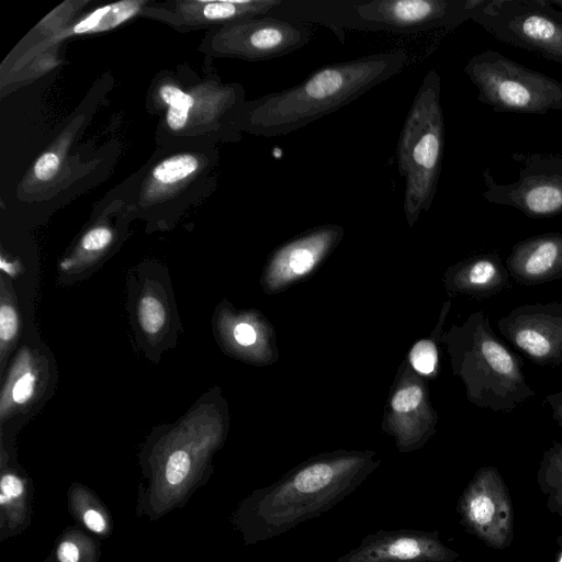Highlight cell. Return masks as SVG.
I'll return each mask as SVG.
<instances>
[{
  "mask_svg": "<svg viewBox=\"0 0 562 562\" xmlns=\"http://www.w3.org/2000/svg\"><path fill=\"white\" fill-rule=\"evenodd\" d=\"M379 465L372 452L312 458L240 502L233 520L245 543L279 537L350 495Z\"/></svg>",
  "mask_w": 562,
  "mask_h": 562,
  "instance_id": "1",
  "label": "cell"
},
{
  "mask_svg": "<svg viewBox=\"0 0 562 562\" xmlns=\"http://www.w3.org/2000/svg\"><path fill=\"white\" fill-rule=\"evenodd\" d=\"M407 61V52L395 49L321 67L299 85L252 102L246 127L269 137L295 132L400 74Z\"/></svg>",
  "mask_w": 562,
  "mask_h": 562,
  "instance_id": "2",
  "label": "cell"
},
{
  "mask_svg": "<svg viewBox=\"0 0 562 562\" xmlns=\"http://www.w3.org/2000/svg\"><path fill=\"white\" fill-rule=\"evenodd\" d=\"M221 425L202 407L173 428L149 457L139 508L151 519L181 507L207 474L222 440Z\"/></svg>",
  "mask_w": 562,
  "mask_h": 562,
  "instance_id": "3",
  "label": "cell"
},
{
  "mask_svg": "<svg viewBox=\"0 0 562 562\" xmlns=\"http://www.w3.org/2000/svg\"><path fill=\"white\" fill-rule=\"evenodd\" d=\"M480 0L284 1L272 12L315 21L340 34V29L415 33L453 30L471 20Z\"/></svg>",
  "mask_w": 562,
  "mask_h": 562,
  "instance_id": "4",
  "label": "cell"
},
{
  "mask_svg": "<svg viewBox=\"0 0 562 562\" xmlns=\"http://www.w3.org/2000/svg\"><path fill=\"white\" fill-rule=\"evenodd\" d=\"M441 78L430 69L404 121L397 143V165L405 180L404 213L412 226L431 206L441 170L445 121Z\"/></svg>",
  "mask_w": 562,
  "mask_h": 562,
  "instance_id": "5",
  "label": "cell"
},
{
  "mask_svg": "<svg viewBox=\"0 0 562 562\" xmlns=\"http://www.w3.org/2000/svg\"><path fill=\"white\" fill-rule=\"evenodd\" d=\"M464 72L477 100L494 112L546 114L562 110V82L504 56L484 50L472 56Z\"/></svg>",
  "mask_w": 562,
  "mask_h": 562,
  "instance_id": "6",
  "label": "cell"
},
{
  "mask_svg": "<svg viewBox=\"0 0 562 562\" xmlns=\"http://www.w3.org/2000/svg\"><path fill=\"white\" fill-rule=\"evenodd\" d=\"M471 20L506 45L562 65V8L550 0H480Z\"/></svg>",
  "mask_w": 562,
  "mask_h": 562,
  "instance_id": "7",
  "label": "cell"
},
{
  "mask_svg": "<svg viewBox=\"0 0 562 562\" xmlns=\"http://www.w3.org/2000/svg\"><path fill=\"white\" fill-rule=\"evenodd\" d=\"M518 178L499 183L488 168L483 171L482 196L494 204L512 206L532 218L562 213V155L549 153L512 154Z\"/></svg>",
  "mask_w": 562,
  "mask_h": 562,
  "instance_id": "8",
  "label": "cell"
},
{
  "mask_svg": "<svg viewBox=\"0 0 562 562\" xmlns=\"http://www.w3.org/2000/svg\"><path fill=\"white\" fill-rule=\"evenodd\" d=\"M459 522L487 547L504 550L514 539V507L508 487L494 467L476 471L458 499Z\"/></svg>",
  "mask_w": 562,
  "mask_h": 562,
  "instance_id": "9",
  "label": "cell"
},
{
  "mask_svg": "<svg viewBox=\"0 0 562 562\" xmlns=\"http://www.w3.org/2000/svg\"><path fill=\"white\" fill-rule=\"evenodd\" d=\"M336 562H464L446 546L438 530H378Z\"/></svg>",
  "mask_w": 562,
  "mask_h": 562,
  "instance_id": "10",
  "label": "cell"
},
{
  "mask_svg": "<svg viewBox=\"0 0 562 562\" xmlns=\"http://www.w3.org/2000/svg\"><path fill=\"white\" fill-rule=\"evenodd\" d=\"M312 30L301 20L280 15H255L231 33L234 53L251 59H271L305 46Z\"/></svg>",
  "mask_w": 562,
  "mask_h": 562,
  "instance_id": "11",
  "label": "cell"
},
{
  "mask_svg": "<svg viewBox=\"0 0 562 562\" xmlns=\"http://www.w3.org/2000/svg\"><path fill=\"white\" fill-rule=\"evenodd\" d=\"M342 236V228L325 225L289 241L276 251L268 268V283L277 288L311 270Z\"/></svg>",
  "mask_w": 562,
  "mask_h": 562,
  "instance_id": "12",
  "label": "cell"
},
{
  "mask_svg": "<svg viewBox=\"0 0 562 562\" xmlns=\"http://www.w3.org/2000/svg\"><path fill=\"white\" fill-rule=\"evenodd\" d=\"M43 366L29 348H23L14 358L0 396L1 422L27 406L36 396L41 385Z\"/></svg>",
  "mask_w": 562,
  "mask_h": 562,
  "instance_id": "13",
  "label": "cell"
},
{
  "mask_svg": "<svg viewBox=\"0 0 562 562\" xmlns=\"http://www.w3.org/2000/svg\"><path fill=\"white\" fill-rule=\"evenodd\" d=\"M31 497L26 477L2 465L0 479V539L24 530L30 524Z\"/></svg>",
  "mask_w": 562,
  "mask_h": 562,
  "instance_id": "14",
  "label": "cell"
},
{
  "mask_svg": "<svg viewBox=\"0 0 562 562\" xmlns=\"http://www.w3.org/2000/svg\"><path fill=\"white\" fill-rule=\"evenodd\" d=\"M513 261L529 277H541L562 263V234L527 239L514 250Z\"/></svg>",
  "mask_w": 562,
  "mask_h": 562,
  "instance_id": "15",
  "label": "cell"
},
{
  "mask_svg": "<svg viewBox=\"0 0 562 562\" xmlns=\"http://www.w3.org/2000/svg\"><path fill=\"white\" fill-rule=\"evenodd\" d=\"M68 504L71 515L87 530L101 538L111 535V515L92 490L82 484H74L68 491Z\"/></svg>",
  "mask_w": 562,
  "mask_h": 562,
  "instance_id": "16",
  "label": "cell"
},
{
  "mask_svg": "<svg viewBox=\"0 0 562 562\" xmlns=\"http://www.w3.org/2000/svg\"><path fill=\"white\" fill-rule=\"evenodd\" d=\"M540 492L547 497L546 506L551 514L562 516V445L555 443L544 452L537 472Z\"/></svg>",
  "mask_w": 562,
  "mask_h": 562,
  "instance_id": "17",
  "label": "cell"
},
{
  "mask_svg": "<svg viewBox=\"0 0 562 562\" xmlns=\"http://www.w3.org/2000/svg\"><path fill=\"white\" fill-rule=\"evenodd\" d=\"M99 544L78 528L66 529L56 542L54 562H98Z\"/></svg>",
  "mask_w": 562,
  "mask_h": 562,
  "instance_id": "18",
  "label": "cell"
},
{
  "mask_svg": "<svg viewBox=\"0 0 562 562\" xmlns=\"http://www.w3.org/2000/svg\"><path fill=\"white\" fill-rule=\"evenodd\" d=\"M139 4L135 1H124L99 8L78 22L72 33H94L113 29L135 15Z\"/></svg>",
  "mask_w": 562,
  "mask_h": 562,
  "instance_id": "19",
  "label": "cell"
},
{
  "mask_svg": "<svg viewBox=\"0 0 562 562\" xmlns=\"http://www.w3.org/2000/svg\"><path fill=\"white\" fill-rule=\"evenodd\" d=\"M160 99L168 104L166 121L172 131L184 127L189 112L194 104V99L180 88L165 85L159 89Z\"/></svg>",
  "mask_w": 562,
  "mask_h": 562,
  "instance_id": "20",
  "label": "cell"
},
{
  "mask_svg": "<svg viewBox=\"0 0 562 562\" xmlns=\"http://www.w3.org/2000/svg\"><path fill=\"white\" fill-rule=\"evenodd\" d=\"M196 169L198 160L193 155L180 154L159 162L153 170V177L160 183L170 184L188 178Z\"/></svg>",
  "mask_w": 562,
  "mask_h": 562,
  "instance_id": "21",
  "label": "cell"
},
{
  "mask_svg": "<svg viewBox=\"0 0 562 562\" xmlns=\"http://www.w3.org/2000/svg\"><path fill=\"white\" fill-rule=\"evenodd\" d=\"M20 330L19 312L11 297L5 293L2 282V299L0 307V347L2 367L4 358L10 351L11 346L16 340Z\"/></svg>",
  "mask_w": 562,
  "mask_h": 562,
  "instance_id": "22",
  "label": "cell"
},
{
  "mask_svg": "<svg viewBox=\"0 0 562 562\" xmlns=\"http://www.w3.org/2000/svg\"><path fill=\"white\" fill-rule=\"evenodd\" d=\"M138 319L143 330L150 336L157 335L166 324V308L154 294H144L138 302Z\"/></svg>",
  "mask_w": 562,
  "mask_h": 562,
  "instance_id": "23",
  "label": "cell"
},
{
  "mask_svg": "<svg viewBox=\"0 0 562 562\" xmlns=\"http://www.w3.org/2000/svg\"><path fill=\"white\" fill-rule=\"evenodd\" d=\"M514 339L519 348L536 358H544L552 351L550 335L540 327H521L515 333Z\"/></svg>",
  "mask_w": 562,
  "mask_h": 562,
  "instance_id": "24",
  "label": "cell"
},
{
  "mask_svg": "<svg viewBox=\"0 0 562 562\" xmlns=\"http://www.w3.org/2000/svg\"><path fill=\"white\" fill-rule=\"evenodd\" d=\"M112 232L106 227H95L90 229L80 241V248L82 250L81 256L74 261H63L60 263V269L67 271L76 265H80L82 261L87 260L88 257L105 249L112 241Z\"/></svg>",
  "mask_w": 562,
  "mask_h": 562,
  "instance_id": "25",
  "label": "cell"
},
{
  "mask_svg": "<svg viewBox=\"0 0 562 562\" xmlns=\"http://www.w3.org/2000/svg\"><path fill=\"white\" fill-rule=\"evenodd\" d=\"M486 362L498 375L510 376L515 373V363L510 353L497 341L486 339L481 348Z\"/></svg>",
  "mask_w": 562,
  "mask_h": 562,
  "instance_id": "26",
  "label": "cell"
},
{
  "mask_svg": "<svg viewBox=\"0 0 562 562\" xmlns=\"http://www.w3.org/2000/svg\"><path fill=\"white\" fill-rule=\"evenodd\" d=\"M409 362L418 373L431 374L438 362V353L434 342L428 339L417 341L409 352Z\"/></svg>",
  "mask_w": 562,
  "mask_h": 562,
  "instance_id": "27",
  "label": "cell"
},
{
  "mask_svg": "<svg viewBox=\"0 0 562 562\" xmlns=\"http://www.w3.org/2000/svg\"><path fill=\"white\" fill-rule=\"evenodd\" d=\"M423 400V390L416 384L400 389L392 397L391 405L395 413L406 414L415 411Z\"/></svg>",
  "mask_w": 562,
  "mask_h": 562,
  "instance_id": "28",
  "label": "cell"
},
{
  "mask_svg": "<svg viewBox=\"0 0 562 562\" xmlns=\"http://www.w3.org/2000/svg\"><path fill=\"white\" fill-rule=\"evenodd\" d=\"M496 274V266L488 259L475 261L469 269L470 283L483 285L488 283Z\"/></svg>",
  "mask_w": 562,
  "mask_h": 562,
  "instance_id": "29",
  "label": "cell"
},
{
  "mask_svg": "<svg viewBox=\"0 0 562 562\" xmlns=\"http://www.w3.org/2000/svg\"><path fill=\"white\" fill-rule=\"evenodd\" d=\"M59 165L60 159L55 153H44L34 165L35 177L41 181H47L57 173Z\"/></svg>",
  "mask_w": 562,
  "mask_h": 562,
  "instance_id": "30",
  "label": "cell"
},
{
  "mask_svg": "<svg viewBox=\"0 0 562 562\" xmlns=\"http://www.w3.org/2000/svg\"><path fill=\"white\" fill-rule=\"evenodd\" d=\"M233 336L235 341L244 347L254 345L257 339L255 328L247 323H238L235 325Z\"/></svg>",
  "mask_w": 562,
  "mask_h": 562,
  "instance_id": "31",
  "label": "cell"
},
{
  "mask_svg": "<svg viewBox=\"0 0 562 562\" xmlns=\"http://www.w3.org/2000/svg\"><path fill=\"white\" fill-rule=\"evenodd\" d=\"M1 269L11 277H15L18 274L16 267L10 262H7L4 258H1Z\"/></svg>",
  "mask_w": 562,
  "mask_h": 562,
  "instance_id": "32",
  "label": "cell"
},
{
  "mask_svg": "<svg viewBox=\"0 0 562 562\" xmlns=\"http://www.w3.org/2000/svg\"><path fill=\"white\" fill-rule=\"evenodd\" d=\"M558 552L555 562H562V533L557 539Z\"/></svg>",
  "mask_w": 562,
  "mask_h": 562,
  "instance_id": "33",
  "label": "cell"
},
{
  "mask_svg": "<svg viewBox=\"0 0 562 562\" xmlns=\"http://www.w3.org/2000/svg\"><path fill=\"white\" fill-rule=\"evenodd\" d=\"M553 4L562 8V0H550Z\"/></svg>",
  "mask_w": 562,
  "mask_h": 562,
  "instance_id": "34",
  "label": "cell"
},
{
  "mask_svg": "<svg viewBox=\"0 0 562 562\" xmlns=\"http://www.w3.org/2000/svg\"><path fill=\"white\" fill-rule=\"evenodd\" d=\"M44 562H54V555L50 554Z\"/></svg>",
  "mask_w": 562,
  "mask_h": 562,
  "instance_id": "35",
  "label": "cell"
}]
</instances>
